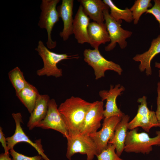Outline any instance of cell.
Listing matches in <instances>:
<instances>
[{"instance_id":"cell-1","label":"cell","mask_w":160,"mask_h":160,"mask_svg":"<svg viewBox=\"0 0 160 160\" xmlns=\"http://www.w3.org/2000/svg\"><path fill=\"white\" fill-rule=\"evenodd\" d=\"M92 103L78 97L72 96L62 103L58 109L67 125L69 135L80 133L86 115Z\"/></svg>"},{"instance_id":"cell-25","label":"cell","mask_w":160,"mask_h":160,"mask_svg":"<svg viewBox=\"0 0 160 160\" xmlns=\"http://www.w3.org/2000/svg\"><path fill=\"white\" fill-rule=\"evenodd\" d=\"M115 146L108 143L107 148L97 156V160H124L116 153Z\"/></svg>"},{"instance_id":"cell-4","label":"cell","mask_w":160,"mask_h":160,"mask_svg":"<svg viewBox=\"0 0 160 160\" xmlns=\"http://www.w3.org/2000/svg\"><path fill=\"white\" fill-rule=\"evenodd\" d=\"M59 0H42L40 5L41 12L38 23L41 28L45 29L47 34L46 42L47 48L54 49L56 46L57 42L53 41L51 34L55 24L59 20L60 18L56 6Z\"/></svg>"},{"instance_id":"cell-29","label":"cell","mask_w":160,"mask_h":160,"mask_svg":"<svg viewBox=\"0 0 160 160\" xmlns=\"http://www.w3.org/2000/svg\"><path fill=\"white\" fill-rule=\"evenodd\" d=\"M0 142L4 148V153L9 154L10 153L7 147V139L5 137L2 131V128L1 127H0Z\"/></svg>"},{"instance_id":"cell-21","label":"cell","mask_w":160,"mask_h":160,"mask_svg":"<svg viewBox=\"0 0 160 160\" xmlns=\"http://www.w3.org/2000/svg\"><path fill=\"white\" fill-rule=\"evenodd\" d=\"M39 95L37 88L28 82L21 91L16 94V95L31 114Z\"/></svg>"},{"instance_id":"cell-5","label":"cell","mask_w":160,"mask_h":160,"mask_svg":"<svg viewBox=\"0 0 160 160\" xmlns=\"http://www.w3.org/2000/svg\"><path fill=\"white\" fill-rule=\"evenodd\" d=\"M67 158L71 160L72 156L77 153L87 155V160H92L98 155L97 146L92 139L87 135L80 133L70 136L67 138Z\"/></svg>"},{"instance_id":"cell-9","label":"cell","mask_w":160,"mask_h":160,"mask_svg":"<svg viewBox=\"0 0 160 160\" xmlns=\"http://www.w3.org/2000/svg\"><path fill=\"white\" fill-rule=\"evenodd\" d=\"M36 127L57 131L61 133L66 138L69 136L65 119L58 109L55 100L53 98L49 100L48 111L46 117L38 124Z\"/></svg>"},{"instance_id":"cell-23","label":"cell","mask_w":160,"mask_h":160,"mask_svg":"<svg viewBox=\"0 0 160 160\" xmlns=\"http://www.w3.org/2000/svg\"><path fill=\"white\" fill-rule=\"evenodd\" d=\"M8 75L9 79L14 87L16 94L21 91L28 83L25 80L23 73L16 67L10 71Z\"/></svg>"},{"instance_id":"cell-19","label":"cell","mask_w":160,"mask_h":160,"mask_svg":"<svg viewBox=\"0 0 160 160\" xmlns=\"http://www.w3.org/2000/svg\"><path fill=\"white\" fill-rule=\"evenodd\" d=\"M89 44L95 49H99L100 45L110 41L105 23L100 24L90 22L88 29Z\"/></svg>"},{"instance_id":"cell-27","label":"cell","mask_w":160,"mask_h":160,"mask_svg":"<svg viewBox=\"0 0 160 160\" xmlns=\"http://www.w3.org/2000/svg\"><path fill=\"white\" fill-rule=\"evenodd\" d=\"M154 5L147 11L146 14L153 15L159 23L160 28V0H154Z\"/></svg>"},{"instance_id":"cell-32","label":"cell","mask_w":160,"mask_h":160,"mask_svg":"<svg viewBox=\"0 0 160 160\" xmlns=\"http://www.w3.org/2000/svg\"><path fill=\"white\" fill-rule=\"evenodd\" d=\"M159 76L160 78V70H159L158 71Z\"/></svg>"},{"instance_id":"cell-11","label":"cell","mask_w":160,"mask_h":160,"mask_svg":"<svg viewBox=\"0 0 160 160\" xmlns=\"http://www.w3.org/2000/svg\"><path fill=\"white\" fill-rule=\"evenodd\" d=\"M122 117L113 116L104 119L102 127L100 131L88 135L96 144L98 155L107 148L109 141L114 135L116 125Z\"/></svg>"},{"instance_id":"cell-8","label":"cell","mask_w":160,"mask_h":160,"mask_svg":"<svg viewBox=\"0 0 160 160\" xmlns=\"http://www.w3.org/2000/svg\"><path fill=\"white\" fill-rule=\"evenodd\" d=\"M137 102L140 104L138 105L136 115L128 123V129L131 130L140 127L149 132L153 127H160L155 112L149 110L148 107L147 97L144 96L138 98Z\"/></svg>"},{"instance_id":"cell-28","label":"cell","mask_w":160,"mask_h":160,"mask_svg":"<svg viewBox=\"0 0 160 160\" xmlns=\"http://www.w3.org/2000/svg\"><path fill=\"white\" fill-rule=\"evenodd\" d=\"M157 96L156 98L157 108L155 112L158 121L160 124V81L158 82L157 89Z\"/></svg>"},{"instance_id":"cell-31","label":"cell","mask_w":160,"mask_h":160,"mask_svg":"<svg viewBox=\"0 0 160 160\" xmlns=\"http://www.w3.org/2000/svg\"><path fill=\"white\" fill-rule=\"evenodd\" d=\"M155 67L160 70V63L156 62L155 63Z\"/></svg>"},{"instance_id":"cell-20","label":"cell","mask_w":160,"mask_h":160,"mask_svg":"<svg viewBox=\"0 0 160 160\" xmlns=\"http://www.w3.org/2000/svg\"><path fill=\"white\" fill-rule=\"evenodd\" d=\"M129 120V116L128 115H125L123 117L116 125L114 135L108 143L115 146L116 153L119 157L124 150Z\"/></svg>"},{"instance_id":"cell-17","label":"cell","mask_w":160,"mask_h":160,"mask_svg":"<svg viewBox=\"0 0 160 160\" xmlns=\"http://www.w3.org/2000/svg\"><path fill=\"white\" fill-rule=\"evenodd\" d=\"M86 14L94 22L100 24L104 23L103 11L109 9L108 6L101 0H79Z\"/></svg>"},{"instance_id":"cell-16","label":"cell","mask_w":160,"mask_h":160,"mask_svg":"<svg viewBox=\"0 0 160 160\" xmlns=\"http://www.w3.org/2000/svg\"><path fill=\"white\" fill-rule=\"evenodd\" d=\"M160 53V34L152 40L150 47L146 51L141 54L136 55L133 60L140 62L139 68L141 72L145 70L147 76L151 75L152 70L151 63L154 57Z\"/></svg>"},{"instance_id":"cell-2","label":"cell","mask_w":160,"mask_h":160,"mask_svg":"<svg viewBox=\"0 0 160 160\" xmlns=\"http://www.w3.org/2000/svg\"><path fill=\"white\" fill-rule=\"evenodd\" d=\"M35 50L42 58L43 67L36 71V74L39 76H46L59 78L62 76L61 69L59 68L57 64L60 61L65 60L78 59V55H69L67 54H58L50 51L44 45L43 42L39 40Z\"/></svg>"},{"instance_id":"cell-10","label":"cell","mask_w":160,"mask_h":160,"mask_svg":"<svg viewBox=\"0 0 160 160\" xmlns=\"http://www.w3.org/2000/svg\"><path fill=\"white\" fill-rule=\"evenodd\" d=\"M15 124V129L14 134L10 137L6 138L7 147L9 151L13 149L14 146L17 143L24 142L28 143L32 146L37 151L39 155L45 160H50L44 154V151L41 144V142H33L26 135L21 126L23 122L22 117L20 113L12 114Z\"/></svg>"},{"instance_id":"cell-24","label":"cell","mask_w":160,"mask_h":160,"mask_svg":"<svg viewBox=\"0 0 160 160\" xmlns=\"http://www.w3.org/2000/svg\"><path fill=\"white\" fill-rule=\"evenodd\" d=\"M151 0H136L130 9L132 16L133 23L137 24L141 15L153 6Z\"/></svg>"},{"instance_id":"cell-13","label":"cell","mask_w":160,"mask_h":160,"mask_svg":"<svg viewBox=\"0 0 160 160\" xmlns=\"http://www.w3.org/2000/svg\"><path fill=\"white\" fill-rule=\"evenodd\" d=\"M103 107L102 101L92 103L81 127V134L88 135L97 131L101 126V121L104 118Z\"/></svg>"},{"instance_id":"cell-3","label":"cell","mask_w":160,"mask_h":160,"mask_svg":"<svg viewBox=\"0 0 160 160\" xmlns=\"http://www.w3.org/2000/svg\"><path fill=\"white\" fill-rule=\"evenodd\" d=\"M137 131L136 128L127 132L124 150L126 152L148 154L153 150L152 146H160V131L152 138L146 133Z\"/></svg>"},{"instance_id":"cell-26","label":"cell","mask_w":160,"mask_h":160,"mask_svg":"<svg viewBox=\"0 0 160 160\" xmlns=\"http://www.w3.org/2000/svg\"><path fill=\"white\" fill-rule=\"evenodd\" d=\"M10 154L12 160H43V159L42 156L39 155L32 157L26 156L16 151L14 148L10 150Z\"/></svg>"},{"instance_id":"cell-14","label":"cell","mask_w":160,"mask_h":160,"mask_svg":"<svg viewBox=\"0 0 160 160\" xmlns=\"http://www.w3.org/2000/svg\"><path fill=\"white\" fill-rule=\"evenodd\" d=\"M73 0H62L61 4L57 7L59 17L63 23V28L59 34L64 41L67 40L73 34Z\"/></svg>"},{"instance_id":"cell-22","label":"cell","mask_w":160,"mask_h":160,"mask_svg":"<svg viewBox=\"0 0 160 160\" xmlns=\"http://www.w3.org/2000/svg\"><path fill=\"white\" fill-rule=\"evenodd\" d=\"M103 2L109 7L110 15L116 21L121 24L122 20L128 23L133 21L132 12L130 9L127 7L121 9L118 7L111 0H103Z\"/></svg>"},{"instance_id":"cell-6","label":"cell","mask_w":160,"mask_h":160,"mask_svg":"<svg viewBox=\"0 0 160 160\" xmlns=\"http://www.w3.org/2000/svg\"><path fill=\"white\" fill-rule=\"evenodd\" d=\"M84 60L93 68L97 80L105 76V71L111 70L121 75L123 70L121 66L112 61L105 58L100 54L99 49H85L83 53Z\"/></svg>"},{"instance_id":"cell-15","label":"cell","mask_w":160,"mask_h":160,"mask_svg":"<svg viewBox=\"0 0 160 160\" xmlns=\"http://www.w3.org/2000/svg\"><path fill=\"white\" fill-rule=\"evenodd\" d=\"M90 19L80 5L73 19V29L74 37L80 44L89 43L88 29Z\"/></svg>"},{"instance_id":"cell-12","label":"cell","mask_w":160,"mask_h":160,"mask_svg":"<svg viewBox=\"0 0 160 160\" xmlns=\"http://www.w3.org/2000/svg\"><path fill=\"white\" fill-rule=\"evenodd\" d=\"M125 90L124 87L120 84L114 87L111 85L109 90H103L100 91L99 95L102 101L106 100L105 109L104 111V119H107L113 116L122 117L125 114L118 107L116 100L117 97L121 94Z\"/></svg>"},{"instance_id":"cell-30","label":"cell","mask_w":160,"mask_h":160,"mask_svg":"<svg viewBox=\"0 0 160 160\" xmlns=\"http://www.w3.org/2000/svg\"><path fill=\"white\" fill-rule=\"evenodd\" d=\"M0 160H12L9 157V154L5 153H1L0 155Z\"/></svg>"},{"instance_id":"cell-7","label":"cell","mask_w":160,"mask_h":160,"mask_svg":"<svg viewBox=\"0 0 160 160\" xmlns=\"http://www.w3.org/2000/svg\"><path fill=\"white\" fill-rule=\"evenodd\" d=\"M109 9L103 11L104 18L110 40V43L105 47L106 51L113 50L118 43L121 49H125L127 46L126 39L130 37L132 32L122 28L121 24L116 21L110 15Z\"/></svg>"},{"instance_id":"cell-18","label":"cell","mask_w":160,"mask_h":160,"mask_svg":"<svg viewBox=\"0 0 160 160\" xmlns=\"http://www.w3.org/2000/svg\"><path fill=\"white\" fill-rule=\"evenodd\" d=\"M50 100L49 96L47 94L39 95L27 124V127L29 130L36 127L45 118L48 111Z\"/></svg>"}]
</instances>
